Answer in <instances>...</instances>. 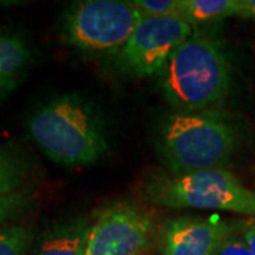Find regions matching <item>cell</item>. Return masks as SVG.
Here are the masks:
<instances>
[{
    "label": "cell",
    "instance_id": "obj_15",
    "mask_svg": "<svg viewBox=\"0 0 255 255\" xmlns=\"http://www.w3.org/2000/svg\"><path fill=\"white\" fill-rule=\"evenodd\" d=\"M132 4L145 17H170L179 14V0H133Z\"/></svg>",
    "mask_w": 255,
    "mask_h": 255
},
{
    "label": "cell",
    "instance_id": "obj_10",
    "mask_svg": "<svg viewBox=\"0 0 255 255\" xmlns=\"http://www.w3.org/2000/svg\"><path fill=\"white\" fill-rule=\"evenodd\" d=\"M31 63L27 43L16 34L0 33V101H3L24 77Z\"/></svg>",
    "mask_w": 255,
    "mask_h": 255
},
{
    "label": "cell",
    "instance_id": "obj_18",
    "mask_svg": "<svg viewBox=\"0 0 255 255\" xmlns=\"http://www.w3.org/2000/svg\"><path fill=\"white\" fill-rule=\"evenodd\" d=\"M243 17L255 20V0H243Z\"/></svg>",
    "mask_w": 255,
    "mask_h": 255
},
{
    "label": "cell",
    "instance_id": "obj_3",
    "mask_svg": "<svg viewBox=\"0 0 255 255\" xmlns=\"http://www.w3.org/2000/svg\"><path fill=\"white\" fill-rule=\"evenodd\" d=\"M238 132L230 115L219 110L176 112L164 119L159 153L172 174L223 167L234 155Z\"/></svg>",
    "mask_w": 255,
    "mask_h": 255
},
{
    "label": "cell",
    "instance_id": "obj_7",
    "mask_svg": "<svg viewBox=\"0 0 255 255\" xmlns=\"http://www.w3.org/2000/svg\"><path fill=\"white\" fill-rule=\"evenodd\" d=\"M152 233L150 213L133 203H114L92 214L84 255H139Z\"/></svg>",
    "mask_w": 255,
    "mask_h": 255
},
{
    "label": "cell",
    "instance_id": "obj_16",
    "mask_svg": "<svg viewBox=\"0 0 255 255\" xmlns=\"http://www.w3.org/2000/svg\"><path fill=\"white\" fill-rule=\"evenodd\" d=\"M216 255H253V253L250 251L244 238L238 237L236 234H231L220 246Z\"/></svg>",
    "mask_w": 255,
    "mask_h": 255
},
{
    "label": "cell",
    "instance_id": "obj_11",
    "mask_svg": "<svg viewBox=\"0 0 255 255\" xmlns=\"http://www.w3.org/2000/svg\"><path fill=\"white\" fill-rule=\"evenodd\" d=\"M243 17V0H179L177 17L194 24L223 18Z\"/></svg>",
    "mask_w": 255,
    "mask_h": 255
},
{
    "label": "cell",
    "instance_id": "obj_2",
    "mask_svg": "<svg viewBox=\"0 0 255 255\" xmlns=\"http://www.w3.org/2000/svg\"><path fill=\"white\" fill-rule=\"evenodd\" d=\"M231 67L224 44L206 33H193L159 73L163 98L176 112L213 110L227 98Z\"/></svg>",
    "mask_w": 255,
    "mask_h": 255
},
{
    "label": "cell",
    "instance_id": "obj_6",
    "mask_svg": "<svg viewBox=\"0 0 255 255\" xmlns=\"http://www.w3.org/2000/svg\"><path fill=\"white\" fill-rule=\"evenodd\" d=\"M191 34L193 26L177 16L145 17L117 54V63L135 78L156 75Z\"/></svg>",
    "mask_w": 255,
    "mask_h": 255
},
{
    "label": "cell",
    "instance_id": "obj_8",
    "mask_svg": "<svg viewBox=\"0 0 255 255\" xmlns=\"http://www.w3.org/2000/svg\"><path fill=\"white\" fill-rule=\"evenodd\" d=\"M233 234L226 220L183 216L167 220L163 228V255H216Z\"/></svg>",
    "mask_w": 255,
    "mask_h": 255
},
{
    "label": "cell",
    "instance_id": "obj_17",
    "mask_svg": "<svg viewBox=\"0 0 255 255\" xmlns=\"http://www.w3.org/2000/svg\"><path fill=\"white\" fill-rule=\"evenodd\" d=\"M243 238H244L246 244L248 246V248H250V251L253 253V255H255V221L254 223H251V224L244 230Z\"/></svg>",
    "mask_w": 255,
    "mask_h": 255
},
{
    "label": "cell",
    "instance_id": "obj_4",
    "mask_svg": "<svg viewBox=\"0 0 255 255\" xmlns=\"http://www.w3.org/2000/svg\"><path fill=\"white\" fill-rule=\"evenodd\" d=\"M145 196L167 209L220 210L255 216V193L224 167L183 174H159L145 184Z\"/></svg>",
    "mask_w": 255,
    "mask_h": 255
},
{
    "label": "cell",
    "instance_id": "obj_1",
    "mask_svg": "<svg viewBox=\"0 0 255 255\" xmlns=\"http://www.w3.org/2000/svg\"><path fill=\"white\" fill-rule=\"evenodd\" d=\"M26 125L41 152L65 167L90 166L108 152L105 121L80 94H60L38 104Z\"/></svg>",
    "mask_w": 255,
    "mask_h": 255
},
{
    "label": "cell",
    "instance_id": "obj_12",
    "mask_svg": "<svg viewBox=\"0 0 255 255\" xmlns=\"http://www.w3.org/2000/svg\"><path fill=\"white\" fill-rule=\"evenodd\" d=\"M30 164L21 152L0 145V199L23 189Z\"/></svg>",
    "mask_w": 255,
    "mask_h": 255
},
{
    "label": "cell",
    "instance_id": "obj_5",
    "mask_svg": "<svg viewBox=\"0 0 255 255\" xmlns=\"http://www.w3.org/2000/svg\"><path fill=\"white\" fill-rule=\"evenodd\" d=\"M143 18L132 1L82 0L64 11L60 31L81 53L118 54Z\"/></svg>",
    "mask_w": 255,
    "mask_h": 255
},
{
    "label": "cell",
    "instance_id": "obj_13",
    "mask_svg": "<svg viewBox=\"0 0 255 255\" xmlns=\"http://www.w3.org/2000/svg\"><path fill=\"white\" fill-rule=\"evenodd\" d=\"M34 243V233L26 226L0 227V255H27Z\"/></svg>",
    "mask_w": 255,
    "mask_h": 255
},
{
    "label": "cell",
    "instance_id": "obj_9",
    "mask_svg": "<svg viewBox=\"0 0 255 255\" xmlns=\"http://www.w3.org/2000/svg\"><path fill=\"white\" fill-rule=\"evenodd\" d=\"M90 223L84 216L58 221L33 243L27 255H84Z\"/></svg>",
    "mask_w": 255,
    "mask_h": 255
},
{
    "label": "cell",
    "instance_id": "obj_14",
    "mask_svg": "<svg viewBox=\"0 0 255 255\" xmlns=\"http://www.w3.org/2000/svg\"><path fill=\"white\" fill-rule=\"evenodd\" d=\"M34 201V191L31 187H23L16 193L0 199V227L7 221L18 219L24 214Z\"/></svg>",
    "mask_w": 255,
    "mask_h": 255
}]
</instances>
